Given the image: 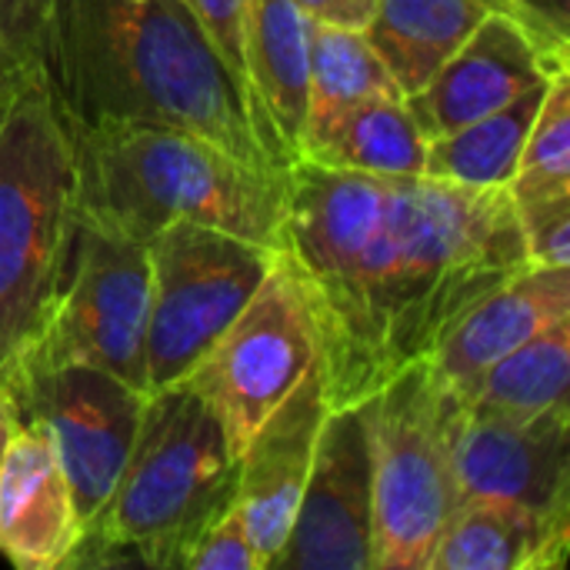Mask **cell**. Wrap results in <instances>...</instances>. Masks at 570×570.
<instances>
[{
	"label": "cell",
	"mask_w": 570,
	"mask_h": 570,
	"mask_svg": "<svg viewBox=\"0 0 570 570\" xmlns=\"http://www.w3.org/2000/svg\"><path fill=\"white\" fill-rule=\"evenodd\" d=\"M568 544L570 518L461 501L431 554V570H561Z\"/></svg>",
	"instance_id": "e0dca14e"
},
{
	"label": "cell",
	"mask_w": 570,
	"mask_h": 570,
	"mask_svg": "<svg viewBox=\"0 0 570 570\" xmlns=\"http://www.w3.org/2000/svg\"><path fill=\"white\" fill-rule=\"evenodd\" d=\"M37 77L63 124H157L287 177L297 164L184 0H50Z\"/></svg>",
	"instance_id": "7a4b0ae2"
},
{
	"label": "cell",
	"mask_w": 570,
	"mask_h": 570,
	"mask_svg": "<svg viewBox=\"0 0 570 570\" xmlns=\"http://www.w3.org/2000/svg\"><path fill=\"white\" fill-rule=\"evenodd\" d=\"M184 570H264V561L240 521L237 504H230L217 521H210L200 538L180 558Z\"/></svg>",
	"instance_id": "484cf974"
},
{
	"label": "cell",
	"mask_w": 570,
	"mask_h": 570,
	"mask_svg": "<svg viewBox=\"0 0 570 570\" xmlns=\"http://www.w3.org/2000/svg\"><path fill=\"white\" fill-rule=\"evenodd\" d=\"M498 10L514 13L508 0H377L364 37L411 97Z\"/></svg>",
	"instance_id": "d6986e66"
},
{
	"label": "cell",
	"mask_w": 570,
	"mask_h": 570,
	"mask_svg": "<svg viewBox=\"0 0 570 570\" xmlns=\"http://www.w3.org/2000/svg\"><path fill=\"white\" fill-rule=\"evenodd\" d=\"M551 80V77H548ZM548 83H538L498 107L488 117H478L444 137L428 140L424 174L434 180L461 184V187H504L514 177L521 147L534 124V114L544 100Z\"/></svg>",
	"instance_id": "44dd1931"
},
{
	"label": "cell",
	"mask_w": 570,
	"mask_h": 570,
	"mask_svg": "<svg viewBox=\"0 0 570 570\" xmlns=\"http://www.w3.org/2000/svg\"><path fill=\"white\" fill-rule=\"evenodd\" d=\"M448 444L461 501L570 518V407L514 421L448 394Z\"/></svg>",
	"instance_id": "7c38bea8"
},
{
	"label": "cell",
	"mask_w": 570,
	"mask_h": 570,
	"mask_svg": "<svg viewBox=\"0 0 570 570\" xmlns=\"http://www.w3.org/2000/svg\"><path fill=\"white\" fill-rule=\"evenodd\" d=\"M147 244L77 217L60 287L3 384L63 364H87L147 394Z\"/></svg>",
	"instance_id": "52a82bcc"
},
{
	"label": "cell",
	"mask_w": 570,
	"mask_h": 570,
	"mask_svg": "<svg viewBox=\"0 0 570 570\" xmlns=\"http://www.w3.org/2000/svg\"><path fill=\"white\" fill-rule=\"evenodd\" d=\"M561 321H570V267L528 264L461 314L428 361L448 394L468 397L491 364Z\"/></svg>",
	"instance_id": "2e32d148"
},
{
	"label": "cell",
	"mask_w": 570,
	"mask_h": 570,
	"mask_svg": "<svg viewBox=\"0 0 570 570\" xmlns=\"http://www.w3.org/2000/svg\"><path fill=\"white\" fill-rule=\"evenodd\" d=\"M570 321L531 337L498 364H491L464 401L468 407L531 421L551 411L570 407Z\"/></svg>",
	"instance_id": "603a6c76"
},
{
	"label": "cell",
	"mask_w": 570,
	"mask_h": 570,
	"mask_svg": "<svg viewBox=\"0 0 570 570\" xmlns=\"http://www.w3.org/2000/svg\"><path fill=\"white\" fill-rule=\"evenodd\" d=\"M23 80H30L27 73H20L3 53H0V114H3V107L10 104V97L17 94V87L23 83Z\"/></svg>",
	"instance_id": "4dcf8cb0"
},
{
	"label": "cell",
	"mask_w": 570,
	"mask_h": 570,
	"mask_svg": "<svg viewBox=\"0 0 570 570\" xmlns=\"http://www.w3.org/2000/svg\"><path fill=\"white\" fill-rule=\"evenodd\" d=\"M558 190H570V70L548 80L544 100L508 184L511 200Z\"/></svg>",
	"instance_id": "cb8c5ba5"
},
{
	"label": "cell",
	"mask_w": 570,
	"mask_h": 570,
	"mask_svg": "<svg viewBox=\"0 0 570 570\" xmlns=\"http://www.w3.org/2000/svg\"><path fill=\"white\" fill-rule=\"evenodd\" d=\"M77 544L80 521L47 428L17 417L0 461V554L20 570H57Z\"/></svg>",
	"instance_id": "9a60e30c"
},
{
	"label": "cell",
	"mask_w": 570,
	"mask_h": 570,
	"mask_svg": "<svg viewBox=\"0 0 570 570\" xmlns=\"http://www.w3.org/2000/svg\"><path fill=\"white\" fill-rule=\"evenodd\" d=\"M367 431L374 570H431L461 494L448 444V391L428 357L367 397Z\"/></svg>",
	"instance_id": "8992f818"
},
{
	"label": "cell",
	"mask_w": 570,
	"mask_h": 570,
	"mask_svg": "<svg viewBox=\"0 0 570 570\" xmlns=\"http://www.w3.org/2000/svg\"><path fill=\"white\" fill-rule=\"evenodd\" d=\"M47 7L50 0H0V53L27 77H37Z\"/></svg>",
	"instance_id": "83f0119b"
},
{
	"label": "cell",
	"mask_w": 570,
	"mask_h": 570,
	"mask_svg": "<svg viewBox=\"0 0 570 570\" xmlns=\"http://www.w3.org/2000/svg\"><path fill=\"white\" fill-rule=\"evenodd\" d=\"M7 387L17 401V414L47 428L83 534L117 488L147 394L87 364L23 374Z\"/></svg>",
	"instance_id": "30bf717a"
},
{
	"label": "cell",
	"mask_w": 570,
	"mask_h": 570,
	"mask_svg": "<svg viewBox=\"0 0 570 570\" xmlns=\"http://www.w3.org/2000/svg\"><path fill=\"white\" fill-rule=\"evenodd\" d=\"M184 7L194 13L227 70L247 87V27L254 0H184Z\"/></svg>",
	"instance_id": "4316f807"
},
{
	"label": "cell",
	"mask_w": 570,
	"mask_h": 570,
	"mask_svg": "<svg viewBox=\"0 0 570 570\" xmlns=\"http://www.w3.org/2000/svg\"><path fill=\"white\" fill-rule=\"evenodd\" d=\"M401 94L397 80L391 77L387 63L377 57L364 30L351 27H331L314 20L311 37V87H307V117H304V150H311L324 130L351 107Z\"/></svg>",
	"instance_id": "7402d4cb"
},
{
	"label": "cell",
	"mask_w": 570,
	"mask_h": 570,
	"mask_svg": "<svg viewBox=\"0 0 570 570\" xmlns=\"http://www.w3.org/2000/svg\"><path fill=\"white\" fill-rule=\"evenodd\" d=\"M314 361L317 337L307 301L287 264L274 254L254 297L180 384L217 414L240 458L264 417L294 391Z\"/></svg>",
	"instance_id": "9c48e42d"
},
{
	"label": "cell",
	"mask_w": 570,
	"mask_h": 570,
	"mask_svg": "<svg viewBox=\"0 0 570 570\" xmlns=\"http://www.w3.org/2000/svg\"><path fill=\"white\" fill-rule=\"evenodd\" d=\"M17 401H13V394H10V387L0 381V461H3V451H7V441H10V434H13V428H17Z\"/></svg>",
	"instance_id": "f546056e"
},
{
	"label": "cell",
	"mask_w": 570,
	"mask_h": 570,
	"mask_svg": "<svg viewBox=\"0 0 570 570\" xmlns=\"http://www.w3.org/2000/svg\"><path fill=\"white\" fill-rule=\"evenodd\" d=\"M554 73L561 70H554L534 33L514 13L498 10L474 27L417 94L407 97V107L421 134L434 140L494 114L524 90L548 83Z\"/></svg>",
	"instance_id": "5bb4252c"
},
{
	"label": "cell",
	"mask_w": 570,
	"mask_h": 570,
	"mask_svg": "<svg viewBox=\"0 0 570 570\" xmlns=\"http://www.w3.org/2000/svg\"><path fill=\"white\" fill-rule=\"evenodd\" d=\"M327 411L331 404L324 391V371L321 361H314L294 391L264 417L240 454L234 504L264 570H271L291 534Z\"/></svg>",
	"instance_id": "4fadbf2b"
},
{
	"label": "cell",
	"mask_w": 570,
	"mask_h": 570,
	"mask_svg": "<svg viewBox=\"0 0 570 570\" xmlns=\"http://www.w3.org/2000/svg\"><path fill=\"white\" fill-rule=\"evenodd\" d=\"M271 570H374L367 401L327 411L291 534Z\"/></svg>",
	"instance_id": "8fae6325"
},
{
	"label": "cell",
	"mask_w": 570,
	"mask_h": 570,
	"mask_svg": "<svg viewBox=\"0 0 570 570\" xmlns=\"http://www.w3.org/2000/svg\"><path fill=\"white\" fill-rule=\"evenodd\" d=\"M297 281L331 407L431 357L481 297L528 267L504 187L374 177L297 160L274 250Z\"/></svg>",
	"instance_id": "6da1fadb"
},
{
	"label": "cell",
	"mask_w": 570,
	"mask_h": 570,
	"mask_svg": "<svg viewBox=\"0 0 570 570\" xmlns=\"http://www.w3.org/2000/svg\"><path fill=\"white\" fill-rule=\"evenodd\" d=\"M237 471L240 458L224 424L187 384L150 391L117 488L67 568H180L200 531L237 501Z\"/></svg>",
	"instance_id": "277c9868"
},
{
	"label": "cell",
	"mask_w": 570,
	"mask_h": 570,
	"mask_svg": "<svg viewBox=\"0 0 570 570\" xmlns=\"http://www.w3.org/2000/svg\"><path fill=\"white\" fill-rule=\"evenodd\" d=\"M424 154L428 137L421 134L407 97L384 94L344 110L324 137L304 150V160L374 177H417L424 174Z\"/></svg>",
	"instance_id": "ffe728a7"
},
{
	"label": "cell",
	"mask_w": 570,
	"mask_h": 570,
	"mask_svg": "<svg viewBox=\"0 0 570 570\" xmlns=\"http://www.w3.org/2000/svg\"><path fill=\"white\" fill-rule=\"evenodd\" d=\"M144 244L150 257L144 337L150 394L190 374L254 297L274 264V250L200 224L164 227Z\"/></svg>",
	"instance_id": "ba28073f"
},
{
	"label": "cell",
	"mask_w": 570,
	"mask_h": 570,
	"mask_svg": "<svg viewBox=\"0 0 570 570\" xmlns=\"http://www.w3.org/2000/svg\"><path fill=\"white\" fill-rule=\"evenodd\" d=\"M528 264L570 267V190L514 200Z\"/></svg>",
	"instance_id": "d4e9b609"
},
{
	"label": "cell",
	"mask_w": 570,
	"mask_h": 570,
	"mask_svg": "<svg viewBox=\"0 0 570 570\" xmlns=\"http://www.w3.org/2000/svg\"><path fill=\"white\" fill-rule=\"evenodd\" d=\"M291 3H297L317 23L351 27V30H364L377 7V0H291Z\"/></svg>",
	"instance_id": "f1b7e54d"
},
{
	"label": "cell",
	"mask_w": 570,
	"mask_h": 570,
	"mask_svg": "<svg viewBox=\"0 0 570 570\" xmlns=\"http://www.w3.org/2000/svg\"><path fill=\"white\" fill-rule=\"evenodd\" d=\"M77 217L147 240L200 224L277 250L287 177L264 174L217 144L157 124L70 127Z\"/></svg>",
	"instance_id": "3957f363"
},
{
	"label": "cell",
	"mask_w": 570,
	"mask_h": 570,
	"mask_svg": "<svg viewBox=\"0 0 570 570\" xmlns=\"http://www.w3.org/2000/svg\"><path fill=\"white\" fill-rule=\"evenodd\" d=\"M311 37L314 20L297 3L254 0L247 27V87L294 160H301L304 144Z\"/></svg>",
	"instance_id": "ac0fdd59"
},
{
	"label": "cell",
	"mask_w": 570,
	"mask_h": 570,
	"mask_svg": "<svg viewBox=\"0 0 570 570\" xmlns=\"http://www.w3.org/2000/svg\"><path fill=\"white\" fill-rule=\"evenodd\" d=\"M77 167L67 124L40 77L0 114V381L37 334L67 267Z\"/></svg>",
	"instance_id": "5b68a950"
}]
</instances>
